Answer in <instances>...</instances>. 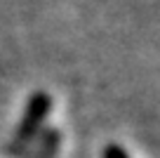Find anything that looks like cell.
<instances>
[{"label":"cell","instance_id":"cell-1","mask_svg":"<svg viewBox=\"0 0 160 158\" xmlns=\"http://www.w3.org/2000/svg\"><path fill=\"white\" fill-rule=\"evenodd\" d=\"M50 111H52V97L47 92H40L38 90V92H33L28 97V102H26V106H24V116H21L17 134H14V142L10 144L12 156L24 153L26 149L38 139L40 128L45 125Z\"/></svg>","mask_w":160,"mask_h":158},{"label":"cell","instance_id":"cell-2","mask_svg":"<svg viewBox=\"0 0 160 158\" xmlns=\"http://www.w3.org/2000/svg\"><path fill=\"white\" fill-rule=\"evenodd\" d=\"M40 142H38V151H35L33 158H54L57 149H59V130L57 128H47L38 134Z\"/></svg>","mask_w":160,"mask_h":158},{"label":"cell","instance_id":"cell-3","mask_svg":"<svg viewBox=\"0 0 160 158\" xmlns=\"http://www.w3.org/2000/svg\"><path fill=\"white\" fill-rule=\"evenodd\" d=\"M104 158H130L127 156V151L122 146H118V144H108L104 151Z\"/></svg>","mask_w":160,"mask_h":158}]
</instances>
